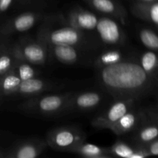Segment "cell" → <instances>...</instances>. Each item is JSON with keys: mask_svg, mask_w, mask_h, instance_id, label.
Wrapping results in <instances>:
<instances>
[{"mask_svg": "<svg viewBox=\"0 0 158 158\" xmlns=\"http://www.w3.org/2000/svg\"><path fill=\"white\" fill-rule=\"evenodd\" d=\"M100 69V83L115 99L137 100L154 85V77L148 75L140 63L133 60H124Z\"/></svg>", "mask_w": 158, "mask_h": 158, "instance_id": "1", "label": "cell"}, {"mask_svg": "<svg viewBox=\"0 0 158 158\" xmlns=\"http://www.w3.org/2000/svg\"><path fill=\"white\" fill-rule=\"evenodd\" d=\"M73 92L38 95L30 97L18 106V110L41 117H55L63 114Z\"/></svg>", "mask_w": 158, "mask_h": 158, "instance_id": "2", "label": "cell"}, {"mask_svg": "<svg viewBox=\"0 0 158 158\" xmlns=\"http://www.w3.org/2000/svg\"><path fill=\"white\" fill-rule=\"evenodd\" d=\"M85 140L86 134L80 129L71 126H62L49 131L46 135V142L52 149L70 153Z\"/></svg>", "mask_w": 158, "mask_h": 158, "instance_id": "3", "label": "cell"}, {"mask_svg": "<svg viewBox=\"0 0 158 158\" xmlns=\"http://www.w3.org/2000/svg\"><path fill=\"white\" fill-rule=\"evenodd\" d=\"M15 57L33 65H44L48 56L47 46L40 39L23 40L12 46Z\"/></svg>", "mask_w": 158, "mask_h": 158, "instance_id": "4", "label": "cell"}, {"mask_svg": "<svg viewBox=\"0 0 158 158\" xmlns=\"http://www.w3.org/2000/svg\"><path fill=\"white\" fill-rule=\"evenodd\" d=\"M38 39L46 44L65 45L75 47L83 44L85 40L84 32L70 26L54 30L43 28L39 33Z\"/></svg>", "mask_w": 158, "mask_h": 158, "instance_id": "5", "label": "cell"}, {"mask_svg": "<svg viewBox=\"0 0 158 158\" xmlns=\"http://www.w3.org/2000/svg\"><path fill=\"white\" fill-rule=\"evenodd\" d=\"M135 101L133 98L116 99L105 110L94 117L92 120L93 127L99 130H110L117 120L134 107Z\"/></svg>", "mask_w": 158, "mask_h": 158, "instance_id": "6", "label": "cell"}, {"mask_svg": "<svg viewBox=\"0 0 158 158\" xmlns=\"http://www.w3.org/2000/svg\"><path fill=\"white\" fill-rule=\"evenodd\" d=\"M41 17L40 12H26L7 20L0 26V40L29 30L40 21Z\"/></svg>", "mask_w": 158, "mask_h": 158, "instance_id": "7", "label": "cell"}, {"mask_svg": "<svg viewBox=\"0 0 158 158\" xmlns=\"http://www.w3.org/2000/svg\"><path fill=\"white\" fill-rule=\"evenodd\" d=\"M103 99L104 96L98 91L73 93L68 101L64 113L93 110L101 104Z\"/></svg>", "mask_w": 158, "mask_h": 158, "instance_id": "8", "label": "cell"}, {"mask_svg": "<svg viewBox=\"0 0 158 158\" xmlns=\"http://www.w3.org/2000/svg\"><path fill=\"white\" fill-rule=\"evenodd\" d=\"M95 30L100 40L103 43L110 46H117L124 43V32L114 19L107 16L100 17L98 19Z\"/></svg>", "mask_w": 158, "mask_h": 158, "instance_id": "9", "label": "cell"}, {"mask_svg": "<svg viewBox=\"0 0 158 158\" xmlns=\"http://www.w3.org/2000/svg\"><path fill=\"white\" fill-rule=\"evenodd\" d=\"M46 147V140L39 138L21 140L6 152L5 158H35L43 154Z\"/></svg>", "mask_w": 158, "mask_h": 158, "instance_id": "10", "label": "cell"}, {"mask_svg": "<svg viewBox=\"0 0 158 158\" xmlns=\"http://www.w3.org/2000/svg\"><path fill=\"white\" fill-rule=\"evenodd\" d=\"M97 12L116 19L123 25L126 23L127 12L115 0H83Z\"/></svg>", "mask_w": 158, "mask_h": 158, "instance_id": "11", "label": "cell"}, {"mask_svg": "<svg viewBox=\"0 0 158 158\" xmlns=\"http://www.w3.org/2000/svg\"><path fill=\"white\" fill-rule=\"evenodd\" d=\"M98 19L94 13L80 8L73 9L68 15L69 26L83 32L95 30Z\"/></svg>", "mask_w": 158, "mask_h": 158, "instance_id": "12", "label": "cell"}, {"mask_svg": "<svg viewBox=\"0 0 158 158\" xmlns=\"http://www.w3.org/2000/svg\"><path fill=\"white\" fill-rule=\"evenodd\" d=\"M52 87L53 84L50 82L35 77L20 82L15 89L13 96L30 98L40 95L43 93L51 89Z\"/></svg>", "mask_w": 158, "mask_h": 158, "instance_id": "13", "label": "cell"}, {"mask_svg": "<svg viewBox=\"0 0 158 158\" xmlns=\"http://www.w3.org/2000/svg\"><path fill=\"white\" fill-rule=\"evenodd\" d=\"M113 157L121 158H144L149 157L144 146L131 145L123 140H119L109 148Z\"/></svg>", "mask_w": 158, "mask_h": 158, "instance_id": "14", "label": "cell"}, {"mask_svg": "<svg viewBox=\"0 0 158 158\" xmlns=\"http://www.w3.org/2000/svg\"><path fill=\"white\" fill-rule=\"evenodd\" d=\"M141 117V114L132 107L120 120H117L110 130L117 136L129 134L135 131L140 125Z\"/></svg>", "mask_w": 158, "mask_h": 158, "instance_id": "15", "label": "cell"}, {"mask_svg": "<svg viewBox=\"0 0 158 158\" xmlns=\"http://www.w3.org/2000/svg\"><path fill=\"white\" fill-rule=\"evenodd\" d=\"M46 46L48 54L63 64H74L80 59V53L75 46L53 44H46Z\"/></svg>", "mask_w": 158, "mask_h": 158, "instance_id": "16", "label": "cell"}, {"mask_svg": "<svg viewBox=\"0 0 158 158\" xmlns=\"http://www.w3.org/2000/svg\"><path fill=\"white\" fill-rule=\"evenodd\" d=\"M131 12L137 18L158 26V1L151 2H137L131 6Z\"/></svg>", "mask_w": 158, "mask_h": 158, "instance_id": "17", "label": "cell"}, {"mask_svg": "<svg viewBox=\"0 0 158 158\" xmlns=\"http://www.w3.org/2000/svg\"><path fill=\"white\" fill-rule=\"evenodd\" d=\"M70 153L78 154L82 157L87 158H111L113 157L110 153L109 148H103L93 143H83L77 145L71 151Z\"/></svg>", "mask_w": 158, "mask_h": 158, "instance_id": "18", "label": "cell"}, {"mask_svg": "<svg viewBox=\"0 0 158 158\" xmlns=\"http://www.w3.org/2000/svg\"><path fill=\"white\" fill-rule=\"evenodd\" d=\"M133 137L134 144L145 146L158 138V124L148 123L137 127Z\"/></svg>", "mask_w": 158, "mask_h": 158, "instance_id": "19", "label": "cell"}, {"mask_svg": "<svg viewBox=\"0 0 158 158\" xmlns=\"http://www.w3.org/2000/svg\"><path fill=\"white\" fill-rule=\"evenodd\" d=\"M21 80L12 72L0 76V101L13 96L15 89Z\"/></svg>", "mask_w": 158, "mask_h": 158, "instance_id": "20", "label": "cell"}, {"mask_svg": "<svg viewBox=\"0 0 158 158\" xmlns=\"http://www.w3.org/2000/svg\"><path fill=\"white\" fill-rule=\"evenodd\" d=\"M125 59L124 54L117 49H110L103 52L95 60V66L99 69L117 64L123 61Z\"/></svg>", "mask_w": 158, "mask_h": 158, "instance_id": "21", "label": "cell"}, {"mask_svg": "<svg viewBox=\"0 0 158 158\" xmlns=\"http://www.w3.org/2000/svg\"><path fill=\"white\" fill-rule=\"evenodd\" d=\"M33 66V64L26 60L16 58L11 72L15 73L21 81L27 80L36 77L38 73Z\"/></svg>", "mask_w": 158, "mask_h": 158, "instance_id": "22", "label": "cell"}, {"mask_svg": "<svg viewBox=\"0 0 158 158\" xmlns=\"http://www.w3.org/2000/svg\"><path fill=\"white\" fill-rule=\"evenodd\" d=\"M139 63L148 75L154 77L158 71V55L155 51L144 52L140 56Z\"/></svg>", "mask_w": 158, "mask_h": 158, "instance_id": "23", "label": "cell"}, {"mask_svg": "<svg viewBox=\"0 0 158 158\" xmlns=\"http://www.w3.org/2000/svg\"><path fill=\"white\" fill-rule=\"evenodd\" d=\"M16 57L14 54L12 46L5 45L0 52V76L9 73L12 71Z\"/></svg>", "mask_w": 158, "mask_h": 158, "instance_id": "24", "label": "cell"}, {"mask_svg": "<svg viewBox=\"0 0 158 158\" xmlns=\"http://www.w3.org/2000/svg\"><path fill=\"white\" fill-rule=\"evenodd\" d=\"M139 38L142 44L149 50L158 51V35L148 28L139 31Z\"/></svg>", "mask_w": 158, "mask_h": 158, "instance_id": "25", "label": "cell"}, {"mask_svg": "<svg viewBox=\"0 0 158 158\" xmlns=\"http://www.w3.org/2000/svg\"><path fill=\"white\" fill-rule=\"evenodd\" d=\"M144 148L149 156H158V139L145 145Z\"/></svg>", "mask_w": 158, "mask_h": 158, "instance_id": "26", "label": "cell"}, {"mask_svg": "<svg viewBox=\"0 0 158 158\" xmlns=\"http://www.w3.org/2000/svg\"><path fill=\"white\" fill-rule=\"evenodd\" d=\"M15 0H0V15L9 10Z\"/></svg>", "mask_w": 158, "mask_h": 158, "instance_id": "27", "label": "cell"}, {"mask_svg": "<svg viewBox=\"0 0 158 158\" xmlns=\"http://www.w3.org/2000/svg\"><path fill=\"white\" fill-rule=\"evenodd\" d=\"M5 157H6V151L0 148V158H5Z\"/></svg>", "mask_w": 158, "mask_h": 158, "instance_id": "28", "label": "cell"}, {"mask_svg": "<svg viewBox=\"0 0 158 158\" xmlns=\"http://www.w3.org/2000/svg\"><path fill=\"white\" fill-rule=\"evenodd\" d=\"M158 0H137V2H155Z\"/></svg>", "mask_w": 158, "mask_h": 158, "instance_id": "29", "label": "cell"}, {"mask_svg": "<svg viewBox=\"0 0 158 158\" xmlns=\"http://www.w3.org/2000/svg\"><path fill=\"white\" fill-rule=\"evenodd\" d=\"M5 43H0V52H1V50L2 49H3V47H4L5 46Z\"/></svg>", "mask_w": 158, "mask_h": 158, "instance_id": "30", "label": "cell"}, {"mask_svg": "<svg viewBox=\"0 0 158 158\" xmlns=\"http://www.w3.org/2000/svg\"><path fill=\"white\" fill-rule=\"evenodd\" d=\"M154 117H157V118L158 119V114H157V115H154Z\"/></svg>", "mask_w": 158, "mask_h": 158, "instance_id": "31", "label": "cell"}, {"mask_svg": "<svg viewBox=\"0 0 158 158\" xmlns=\"http://www.w3.org/2000/svg\"><path fill=\"white\" fill-rule=\"evenodd\" d=\"M157 27H158V26H157Z\"/></svg>", "mask_w": 158, "mask_h": 158, "instance_id": "32", "label": "cell"}]
</instances>
